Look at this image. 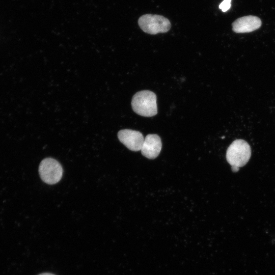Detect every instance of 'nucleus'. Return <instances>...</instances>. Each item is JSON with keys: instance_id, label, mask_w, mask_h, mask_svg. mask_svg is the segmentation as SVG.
<instances>
[{"instance_id": "f257e3e1", "label": "nucleus", "mask_w": 275, "mask_h": 275, "mask_svg": "<svg viewBox=\"0 0 275 275\" xmlns=\"http://www.w3.org/2000/svg\"><path fill=\"white\" fill-rule=\"evenodd\" d=\"M156 94L149 90L136 92L132 97L131 106L137 114L144 117H152L157 114Z\"/></svg>"}, {"instance_id": "f03ea898", "label": "nucleus", "mask_w": 275, "mask_h": 275, "mask_svg": "<svg viewBox=\"0 0 275 275\" xmlns=\"http://www.w3.org/2000/svg\"><path fill=\"white\" fill-rule=\"evenodd\" d=\"M251 156V149L247 142L242 139L234 141L226 151V159L231 167L245 166Z\"/></svg>"}, {"instance_id": "7ed1b4c3", "label": "nucleus", "mask_w": 275, "mask_h": 275, "mask_svg": "<svg viewBox=\"0 0 275 275\" xmlns=\"http://www.w3.org/2000/svg\"><path fill=\"white\" fill-rule=\"evenodd\" d=\"M138 24L144 32L151 35L166 33L171 26L168 18L161 15L151 14L141 16L138 20Z\"/></svg>"}, {"instance_id": "20e7f679", "label": "nucleus", "mask_w": 275, "mask_h": 275, "mask_svg": "<svg viewBox=\"0 0 275 275\" xmlns=\"http://www.w3.org/2000/svg\"><path fill=\"white\" fill-rule=\"evenodd\" d=\"M39 172L43 181L48 184H54L61 180L63 168L57 160L52 158H46L41 161Z\"/></svg>"}, {"instance_id": "39448f33", "label": "nucleus", "mask_w": 275, "mask_h": 275, "mask_svg": "<svg viewBox=\"0 0 275 275\" xmlns=\"http://www.w3.org/2000/svg\"><path fill=\"white\" fill-rule=\"evenodd\" d=\"M118 137L123 144L133 151L141 150L145 139L141 132L128 129L120 130Z\"/></svg>"}, {"instance_id": "423d86ee", "label": "nucleus", "mask_w": 275, "mask_h": 275, "mask_svg": "<svg viewBox=\"0 0 275 275\" xmlns=\"http://www.w3.org/2000/svg\"><path fill=\"white\" fill-rule=\"evenodd\" d=\"M261 19L255 16L249 15L240 17L232 23V30L236 33H250L260 28Z\"/></svg>"}, {"instance_id": "0eeeda50", "label": "nucleus", "mask_w": 275, "mask_h": 275, "mask_svg": "<svg viewBox=\"0 0 275 275\" xmlns=\"http://www.w3.org/2000/svg\"><path fill=\"white\" fill-rule=\"evenodd\" d=\"M161 147L160 138L156 134H149L144 139L141 151L143 156L152 159L158 156Z\"/></svg>"}, {"instance_id": "6e6552de", "label": "nucleus", "mask_w": 275, "mask_h": 275, "mask_svg": "<svg viewBox=\"0 0 275 275\" xmlns=\"http://www.w3.org/2000/svg\"><path fill=\"white\" fill-rule=\"evenodd\" d=\"M231 0H224L219 5V8L223 12L227 11L231 7Z\"/></svg>"}, {"instance_id": "1a4fd4ad", "label": "nucleus", "mask_w": 275, "mask_h": 275, "mask_svg": "<svg viewBox=\"0 0 275 275\" xmlns=\"http://www.w3.org/2000/svg\"><path fill=\"white\" fill-rule=\"evenodd\" d=\"M231 169L233 172H237L239 171V168L236 167H231Z\"/></svg>"}, {"instance_id": "9d476101", "label": "nucleus", "mask_w": 275, "mask_h": 275, "mask_svg": "<svg viewBox=\"0 0 275 275\" xmlns=\"http://www.w3.org/2000/svg\"><path fill=\"white\" fill-rule=\"evenodd\" d=\"M38 275H54V274L52 273H43Z\"/></svg>"}]
</instances>
